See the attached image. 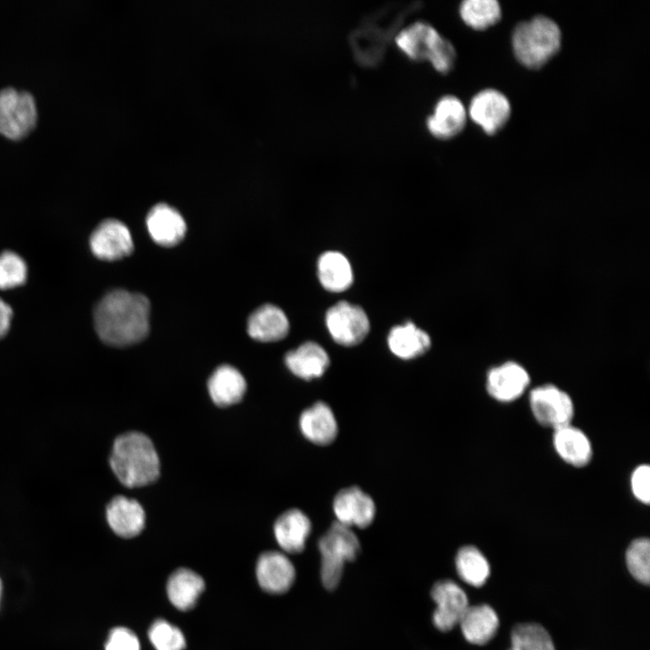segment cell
I'll return each mask as SVG.
<instances>
[{
    "label": "cell",
    "instance_id": "1",
    "mask_svg": "<svg viewBox=\"0 0 650 650\" xmlns=\"http://www.w3.org/2000/svg\"><path fill=\"white\" fill-rule=\"evenodd\" d=\"M150 302L143 294L117 289L107 292L94 311L96 331L102 341L125 347L149 332Z\"/></svg>",
    "mask_w": 650,
    "mask_h": 650
},
{
    "label": "cell",
    "instance_id": "2",
    "mask_svg": "<svg viewBox=\"0 0 650 650\" xmlns=\"http://www.w3.org/2000/svg\"><path fill=\"white\" fill-rule=\"evenodd\" d=\"M109 464L117 479L127 488L148 485L160 475V460L153 443L138 432L121 434L115 440Z\"/></svg>",
    "mask_w": 650,
    "mask_h": 650
},
{
    "label": "cell",
    "instance_id": "3",
    "mask_svg": "<svg viewBox=\"0 0 650 650\" xmlns=\"http://www.w3.org/2000/svg\"><path fill=\"white\" fill-rule=\"evenodd\" d=\"M511 43L519 63L536 70L544 66L560 51L562 32L552 19L537 15L514 28Z\"/></svg>",
    "mask_w": 650,
    "mask_h": 650
},
{
    "label": "cell",
    "instance_id": "4",
    "mask_svg": "<svg viewBox=\"0 0 650 650\" xmlns=\"http://www.w3.org/2000/svg\"><path fill=\"white\" fill-rule=\"evenodd\" d=\"M395 42L407 58L414 61L427 60L440 73H448L454 66V46L425 22H414L399 31Z\"/></svg>",
    "mask_w": 650,
    "mask_h": 650
},
{
    "label": "cell",
    "instance_id": "5",
    "mask_svg": "<svg viewBox=\"0 0 650 650\" xmlns=\"http://www.w3.org/2000/svg\"><path fill=\"white\" fill-rule=\"evenodd\" d=\"M318 546L322 584L334 590L340 581L345 563L355 560L360 552L359 541L350 527L336 521L320 538Z\"/></svg>",
    "mask_w": 650,
    "mask_h": 650
},
{
    "label": "cell",
    "instance_id": "6",
    "mask_svg": "<svg viewBox=\"0 0 650 650\" xmlns=\"http://www.w3.org/2000/svg\"><path fill=\"white\" fill-rule=\"evenodd\" d=\"M37 120V109L32 96L14 88L0 91V134L19 139L29 134Z\"/></svg>",
    "mask_w": 650,
    "mask_h": 650
},
{
    "label": "cell",
    "instance_id": "7",
    "mask_svg": "<svg viewBox=\"0 0 650 650\" xmlns=\"http://www.w3.org/2000/svg\"><path fill=\"white\" fill-rule=\"evenodd\" d=\"M529 404L541 425L556 430L571 424L574 413L573 402L567 393L557 386L544 385L533 389Z\"/></svg>",
    "mask_w": 650,
    "mask_h": 650
},
{
    "label": "cell",
    "instance_id": "8",
    "mask_svg": "<svg viewBox=\"0 0 650 650\" xmlns=\"http://www.w3.org/2000/svg\"><path fill=\"white\" fill-rule=\"evenodd\" d=\"M330 334L339 345L359 344L369 331V320L364 310L348 302H339L326 313Z\"/></svg>",
    "mask_w": 650,
    "mask_h": 650
},
{
    "label": "cell",
    "instance_id": "9",
    "mask_svg": "<svg viewBox=\"0 0 650 650\" xmlns=\"http://www.w3.org/2000/svg\"><path fill=\"white\" fill-rule=\"evenodd\" d=\"M467 112L468 117L485 134L494 135L506 125L512 108L504 93L495 88H485L474 95Z\"/></svg>",
    "mask_w": 650,
    "mask_h": 650
},
{
    "label": "cell",
    "instance_id": "10",
    "mask_svg": "<svg viewBox=\"0 0 650 650\" xmlns=\"http://www.w3.org/2000/svg\"><path fill=\"white\" fill-rule=\"evenodd\" d=\"M89 246L98 258L114 261L129 255L133 252L134 242L128 228L123 222L107 218L93 230Z\"/></svg>",
    "mask_w": 650,
    "mask_h": 650
},
{
    "label": "cell",
    "instance_id": "11",
    "mask_svg": "<svg viewBox=\"0 0 650 650\" xmlns=\"http://www.w3.org/2000/svg\"><path fill=\"white\" fill-rule=\"evenodd\" d=\"M332 506L337 522L350 528H366L376 516V509L373 498L356 486L339 490Z\"/></svg>",
    "mask_w": 650,
    "mask_h": 650
},
{
    "label": "cell",
    "instance_id": "12",
    "mask_svg": "<svg viewBox=\"0 0 650 650\" xmlns=\"http://www.w3.org/2000/svg\"><path fill=\"white\" fill-rule=\"evenodd\" d=\"M437 608L432 615L434 626L441 631H449L459 624L467 608L468 598L455 582L444 580L435 583L431 591Z\"/></svg>",
    "mask_w": 650,
    "mask_h": 650
},
{
    "label": "cell",
    "instance_id": "13",
    "mask_svg": "<svg viewBox=\"0 0 650 650\" xmlns=\"http://www.w3.org/2000/svg\"><path fill=\"white\" fill-rule=\"evenodd\" d=\"M467 118L468 112L461 100L446 95L436 102L432 113L426 119V127L433 137L449 140L462 132Z\"/></svg>",
    "mask_w": 650,
    "mask_h": 650
},
{
    "label": "cell",
    "instance_id": "14",
    "mask_svg": "<svg viewBox=\"0 0 650 650\" xmlns=\"http://www.w3.org/2000/svg\"><path fill=\"white\" fill-rule=\"evenodd\" d=\"M529 382V375L522 366L506 362L488 371L486 387L489 395L497 401L509 403L523 395Z\"/></svg>",
    "mask_w": 650,
    "mask_h": 650
},
{
    "label": "cell",
    "instance_id": "15",
    "mask_svg": "<svg viewBox=\"0 0 650 650\" xmlns=\"http://www.w3.org/2000/svg\"><path fill=\"white\" fill-rule=\"evenodd\" d=\"M256 578L266 592L280 594L287 591L295 579V570L291 561L279 552L262 553L256 563Z\"/></svg>",
    "mask_w": 650,
    "mask_h": 650
},
{
    "label": "cell",
    "instance_id": "16",
    "mask_svg": "<svg viewBox=\"0 0 650 650\" xmlns=\"http://www.w3.org/2000/svg\"><path fill=\"white\" fill-rule=\"evenodd\" d=\"M299 427L306 440L325 446L332 443L338 435V422L330 405L319 401L302 411Z\"/></svg>",
    "mask_w": 650,
    "mask_h": 650
},
{
    "label": "cell",
    "instance_id": "17",
    "mask_svg": "<svg viewBox=\"0 0 650 650\" xmlns=\"http://www.w3.org/2000/svg\"><path fill=\"white\" fill-rule=\"evenodd\" d=\"M106 516L114 533L124 538L139 534L144 527L145 513L142 506L132 498L116 496L106 508Z\"/></svg>",
    "mask_w": 650,
    "mask_h": 650
},
{
    "label": "cell",
    "instance_id": "18",
    "mask_svg": "<svg viewBox=\"0 0 650 650\" xmlns=\"http://www.w3.org/2000/svg\"><path fill=\"white\" fill-rule=\"evenodd\" d=\"M146 226L152 238L163 246L177 245L187 229L181 213L165 203L151 209L146 218Z\"/></svg>",
    "mask_w": 650,
    "mask_h": 650
},
{
    "label": "cell",
    "instance_id": "19",
    "mask_svg": "<svg viewBox=\"0 0 650 650\" xmlns=\"http://www.w3.org/2000/svg\"><path fill=\"white\" fill-rule=\"evenodd\" d=\"M274 532L278 544L283 551L298 553L305 547L306 540L311 532V522L304 512L292 508L276 519Z\"/></svg>",
    "mask_w": 650,
    "mask_h": 650
},
{
    "label": "cell",
    "instance_id": "20",
    "mask_svg": "<svg viewBox=\"0 0 650 650\" xmlns=\"http://www.w3.org/2000/svg\"><path fill=\"white\" fill-rule=\"evenodd\" d=\"M284 362L294 376L304 380H311L325 373L330 365V358L321 346L308 341L296 349L289 351L285 355Z\"/></svg>",
    "mask_w": 650,
    "mask_h": 650
},
{
    "label": "cell",
    "instance_id": "21",
    "mask_svg": "<svg viewBox=\"0 0 650 650\" xmlns=\"http://www.w3.org/2000/svg\"><path fill=\"white\" fill-rule=\"evenodd\" d=\"M288 331L289 321L286 315L273 304H265L257 308L247 320L249 336L259 341L280 340L288 334Z\"/></svg>",
    "mask_w": 650,
    "mask_h": 650
},
{
    "label": "cell",
    "instance_id": "22",
    "mask_svg": "<svg viewBox=\"0 0 650 650\" xmlns=\"http://www.w3.org/2000/svg\"><path fill=\"white\" fill-rule=\"evenodd\" d=\"M208 388L214 404L226 407L241 401L246 390V382L236 367L222 365L210 376Z\"/></svg>",
    "mask_w": 650,
    "mask_h": 650
},
{
    "label": "cell",
    "instance_id": "23",
    "mask_svg": "<svg viewBox=\"0 0 650 650\" xmlns=\"http://www.w3.org/2000/svg\"><path fill=\"white\" fill-rule=\"evenodd\" d=\"M553 447L558 455L574 467H583L592 457V446L587 435L568 424L554 430Z\"/></svg>",
    "mask_w": 650,
    "mask_h": 650
},
{
    "label": "cell",
    "instance_id": "24",
    "mask_svg": "<svg viewBox=\"0 0 650 650\" xmlns=\"http://www.w3.org/2000/svg\"><path fill=\"white\" fill-rule=\"evenodd\" d=\"M459 624L464 637L469 643L485 645L496 635L499 620L490 606L481 604L469 606Z\"/></svg>",
    "mask_w": 650,
    "mask_h": 650
},
{
    "label": "cell",
    "instance_id": "25",
    "mask_svg": "<svg viewBox=\"0 0 650 650\" xmlns=\"http://www.w3.org/2000/svg\"><path fill=\"white\" fill-rule=\"evenodd\" d=\"M205 588L203 579L186 568L176 570L169 577L167 594L174 607L181 610L192 608Z\"/></svg>",
    "mask_w": 650,
    "mask_h": 650
},
{
    "label": "cell",
    "instance_id": "26",
    "mask_svg": "<svg viewBox=\"0 0 650 650\" xmlns=\"http://www.w3.org/2000/svg\"><path fill=\"white\" fill-rule=\"evenodd\" d=\"M392 353L402 359H413L424 354L431 346L429 335L413 322L395 326L387 338Z\"/></svg>",
    "mask_w": 650,
    "mask_h": 650
},
{
    "label": "cell",
    "instance_id": "27",
    "mask_svg": "<svg viewBox=\"0 0 650 650\" xmlns=\"http://www.w3.org/2000/svg\"><path fill=\"white\" fill-rule=\"evenodd\" d=\"M318 275L322 286L330 292H342L353 282L351 265L339 252L323 253L318 262Z\"/></svg>",
    "mask_w": 650,
    "mask_h": 650
},
{
    "label": "cell",
    "instance_id": "28",
    "mask_svg": "<svg viewBox=\"0 0 650 650\" xmlns=\"http://www.w3.org/2000/svg\"><path fill=\"white\" fill-rule=\"evenodd\" d=\"M459 14L467 26L483 31L499 22L502 10L496 0H465L459 7Z\"/></svg>",
    "mask_w": 650,
    "mask_h": 650
},
{
    "label": "cell",
    "instance_id": "29",
    "mask_svg": "<svg viewBox=\"0 0 650 650\" xmlns=\"http://www.w3.org/2000/svg\"><path fill=\"white\" fill-rule=\"evenodd\" d=\"M455 562L460 579L469 585L482 586L489 576L488 562L475 546L467 545L460 548L456 555Z\"/></svg>",
    "mask_w": 650,
    "mask_h": 650
},
{
    "label": "cell",
    "instance_id": "30",
    "mask_svg": "<svg viewBox=\"0 0 650 650\" xmlns=\"http://www.w3.org/2000/svg\"><path fill=\"white\" fill-rule=\"evenodd\" d=\"M509 650H555L549 633L535 623L516 625L511 633Z\"/></svg>",
    "mask_w": 650,
    "mask_h": 650
},
{
    "label": "cell",
    "instance_id": "31",
    "mask_svg": "<svg viewBox=\"0 0 650 650\" xmlns=\"http://www.w3.org/2000/svg\"><path fill=\"white\" fill-rule=\"evenodd\" d=\"M626 562L632 576L648 584L650 579V543L646 538L633 541L626 552Z\"/></svg>",
    "mask_w": 650,
    "mask_h": 650
},
{
    "label": "cell",
    "instance_id": "32",
    "mask_svg": "<svg viewBox=\"0 0 650 650\" xmlns=\"http://www.w3.org/2000/svg\"><path fill=\"white\" fill-rule=\"evenodd\" d=\"M27 265L15 252L0 254V289H12L23 284L27 279Z\"/></svg>",
    "mask_w": 650,
    "mask_h": 650
},
{
    "label": "cell",
    "instance_id": "33",
    "mask_svg": "<svg viewBox=\"0 0 650 650\" xmlns=\"http://www.w3.org/2000/svg\"><path fill=\"white\" fill-rule=\"evenodd\" d=\"M148 636L155 650H183L186 645L182 632L163 619L152 624Z\"/></svg>",
    "mask_w": 650,
    "mask_h": 650
},
{
    "label": "cell",
    "instance_id": "34",
    "mask_svg": "<svg viewBox=\"0 0 650 650\" xmlns=\"http://www.w3.org/2000/svg\"><path fill=\"white\" fill-rule=\"evenodd\" d=\"M105 650H140V643L132 630L118 627L110 631Z\"/></svg>",
    "mask_w": 650,
    "mask_h": 650
},
{
    "label": "cell",
    "instance_id": "35",
    "mask_svg": "<svg viewBox=\"0 0 650 650\" xmlns=\"http://www.w3.org/2000/svg\"><path fill=\"white\" fill-rule=\"evenodd\" d=\"M631 489L635 497L648 505L650 501V468L648 465L636 467L631 475Z\"/></svg>",
    "mask_w": 650,
    "mask_h": 650
},
{
    "label": "cell",
    "instance_id": "36",
    "mask_svg": "<svg viewBox=\"0 0 650 650\" xmlns=\"http://www.w3.org/2000/svg\"><path fill=\"white\" fill-rule=\"evenodd\" d=\"M12 317V308L0 298V339L8 332Z\"/></svg>",
    "mask_w": 650,
    "mask_h": 650
},
{
    "label": "cell",
    "instance_id": "37",
    "mask_svg": "<svg viewBox=\"0 0 650 650\" xmlns=\"http://www.w3.org/2000/svg\"><path fill=\"white\" fill-rule=\"evenodd\" d=\"M1 594H2V583H1V580H0V599H1Z\"/></svg>",
    "mask_w": 650,
    "mask_h": 650
}]
</instances>
